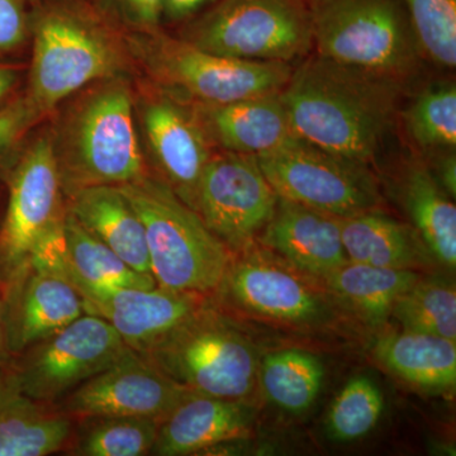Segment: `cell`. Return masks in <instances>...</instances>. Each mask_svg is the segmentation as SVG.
I'll return each instance as SVG.
<instances>
[{
	"label": "cell",
	"mask_w": 456,
	"mask_h": 456,
	"mask_svg": "<svg viewBox=\"0 0 456 456\" xmlns=\"http://www.w3.org/2000/svg\"><path fill=\"white\" fill-rule=\"evenodd\" d=\"M404 86L310 53L281 92L294 136L369 165L395 127Z\"/></svg>",
	"instance_id": "cell-1"
},
{
	"label": "cell",
	"mask_w": 456,
	"mask_h": 456,
	"mask_svg": "<svg viewBox=\"0 0 456 456\" xmlns=\"http://www.w3.org/2000/svg\"><path fill=\"white\" fill-rule=\"evenodd\" d=\"M136 77L89 84L51 113V147L62 194L127 184L149 173L134 116Z\"/></svg>",
	"instance_id": "cell-2"
},
{
	"label": "cell",
	"mask_w": 456,
	"mask_h": 456,
	"mask_svg": "<svg viewBox=\"0 0 456 456\" xmlns=\"http://www.w3.org/2000/svg\"><path fill=\"white\" fill-rule=\"evenodd\" d=\"M29 45L23 90L46 118L89 84L139 75L125 33L90 0H37Z\"/></svg>",
	"instance_id": "cell-3"
},
{
	"label": "cell",
	"mask_w": 456,
	"mask_h": 456,
	"mask_svg": "<svg viewBox=\"0 0 456 456\" xmlns=\"http://www.w3.org/2000/svg\"><path fill=\"white\" fill-rule=\"evenodd\" d=\"M118 188L145 227L150 269L158 287L211 297L232 256L226 246L151 171Z\"/></svg>",
	"instance_id": "cell-4"
},
{
	"label": "cell",
	"mask_w": 456,
	"mask_h": 456,
	"mask_svg": "<svg viewBox=\"0 0 456 456\" xmlns=\"http://www.w3.org/2000/svg\"><path fill=\"white\" fill-rule=\"evenodd\" d=\"M137 74L191 103H230L278 94L292 75L285 62L233 59L198 49L164 28L125 35Z\"/></svg>",
	"instance_id": "cell-5"
},
{
	"label": "cell",
	"mask_w": 456,
	"mask_h": 456,
	"mask_svg": "<svg viewBox=\"0 0 456 456\" xmlns=\"http://www.w3.org/2000/svg\"><path fill=\"white\" fill-rule=\"evenodd\" d=\"M314 51L406 86L422 55L402 0H307Z\"/></svg>",
	"instance_id": "cell-6"
},
{
	"label": "cell",
	"mask_w": 456,
	"mask_h": 456,
	"mask_svg": "<svg viewBox=\"0 0 456 456\" xmlns=\"http://www.w3.org/2000/svg\"><path fill=\"white\" fill-rule=\"evenodd\" d=\"M141 355L198 395L248 401L256 387V346L209 297L200 310Z\"/></svg>",
	"instance_id": "cell-7"
},
{
	"label": "cell",
	"mask_w": 456,
	"mask_h": 456,
	"mask_svg": "<svg viewBox=\"0 0 456 456\" xmlns=\"http://www.w3.org/2000/svg\"><path fill=\"white\" fill-rule=\"evenodd\" d=\"M175 36L198 49L253 61L290 64L314 51L307 0H218Z\"/></svg>",
	"instance_id": "cell-8"
},
{
	"label": "cell",
	"mask_w": 456,
	"mask_h": 456,
	"mask_svg": "<svg viewBox=\"0 0 456 456\" xmlns=\"http://www.w3.org/2000/svg\"><path fill=\"white\" fill-rule=\"evenodd\" d=\"M256 159L269 184L284 200L338 218L379 209L382 198L369 165L294 134Z\"/></svg>",
	"instance_id": "cell-9"
},
{
	"label": "cell",
	"mask_w": 456,
	"mask_h": 456,
	"mask_svg": "<svg viewBox=\"0 0 456 456\" xmlns=\"http://www.w3.org/2000/svg\"><path fill=\"white\" fill-rule=\"evenodd\" d=\"M5 182L8 203L0 227V283L7 288L31 264L42 240L65 217L66 200L47 126L23 143Z\"/></svg>",
	"instance_id": "cell-10"
},
{
	"label": "cell",
	"mask_w": 456,
	"mask_h": 456,
	"mask_svg": "<svg viewBox=\"0 0 456 456\" xmlns=\"http://www.w3.org/2000/svg\"><path fill=\"white\" fill-rule=\"evenodd\" d=\"M277 254L255 244L232 255L209 299L226 312L297 327H314L334 317L322 292Z\"/></svg>",
	"instance_id": "cell-11"
},
{
	"label": "cell",
	"mask_w": 456,
	"mask_h": 456,
	"mask_svg": "<svg viewBox=\"0 0 456 456\" xmlns=\"http://www.w3.org/2000/svg\"><path fill=\"white\" fill-rule=\"evenodd\" d=\"M128 350L107 321L84 314L70 325L12 356L7 367L20 391L55 406Z\"/></svg>",
	"instance_id": "cell-12"
},
{
	"label": "cell",
	"mask_w": 456,
	"mask_h": 456,
	"mask_svg": "<svg viewBox=\"0 0 456 456\" xmlns=\"http://www.w3.org/2000/svg\"><path fill=\"white\" fill-rule=\"evenodd\" d=\"M134 116L147 167L194 209L200 176L216 150L191 104L137 75Z\"/></svg>",
	"instance_id": "cell-13"
},
{
	"label": "cell",
	"mask_w": 456,
	"mask_h": 456,
	"mask_svg": "<svg viewBox=\"0 0 456 456\" xmlns=\"http://www.w3.org/2000/svg\"><path fill=\"white\" fill-rule=\"evenodd\" d=\"M278 200L256 156L216 150L200 176L194 211L235 255L257 244Z\"/></svg>",
	"instance_id": "cell-14"
},
{
	"label": "cell",
	"mask_w": 456,
	"mask_h": 456,
	"mask_svg": "<svg viewBox=\"0 0 456 456\" xmlns=\"http://www.w3.org/2000/svg\"><path fill=\"white\" fill-rule=\"evenodd\" d=\"M188 393L145 356L130 349L55 406L74 421L97 416H141L160 422Z\"/></svg>",
	"instance_id": "cell-15"
},
{
	"label": "cell",
	"mask_w": 456,
	"mask_h": 456,
	"mask_svg": "<svg viewBox=\"0 0 456 456\" xmlns=\"http://www.w3.org/2000/svg\"><path fill=\"white\" fill-rule=\"evenodd\" d=\"M82 297L84 312L103 318L130 349H152L206 303L207 297L155 287H98L65 279Z\"/></svg>",
	"instance_id": "cell-16"
},
{
	"label": "cell",
	"mask_w": 456,
	"mask_h": 456,
	"mask_svg": "<svg viewBox=\"0 0 456 456\" xmlns=\"http://www.w3.org/2000/svg\"><path fill=\"white\" fill-rule=\"evenodd\" d=\"M86 314L82 297L64 278L29 264L5 288V321L11 356L55 334Z\"/></svg>",
	"instance_id": "cell-17"
},
{
	"label": "cell",
	"mask_w": 456,
	"mask_h": 456,
	"mask_svg": "<svg viewBox=\"0 0 456 456\" xmlns=\"http://www.w3.org/2000/svg\"><path fill=\"white\" fill-rule=\"evenodd\" d=\"M259 242L308 277L325 278L349 261L338 217L281 197Z\"/></svg>",
	"instance_id": "cell-18"
},
{
	"label": "cell",
	"mask_w": 456,
	"mask_h": 456,
	"mask_svg": "<svg viewBox=\"0 0 456 456\" xmlns=\"http://www.w3.org/2000/svg\"><path fill=\"white\" fill-rule=\"evenodd\" d=\"M256 407L244 399L189 392L159 424L150 455L187 456L222 441L250 436Z\"/></svg>",
	"instance_id": "cell-19"
},
{
	"label": "cell",
	"mask_w": 456,
	"mask_h": 456,
	"mask_svg": "<svg viewBox=\"0 0 456 456\" xmlns=\"http://www.w3.org/2000/svg\"><path fill=\"white\" fill-rule=\"evenodd\" d=\"M188 103L218 151L259 156L293 136L281 93L230 103Z\"/></svg>",
	"instance_id": "cell-20"
},
{
	"label": "cell",
	"mask_w": 456,
	"mask_h": 456,
	"mask_svg": "<svg viewBox=\"0 0 456 456\" xmlns=\"http://www.w3.org/2000/svg\"><path fill=\"white\" fill-rule=\"evenodd\" d=\"M75 421L53 404L20 391L8 367L0 371V456H46L68 448Z\"/></svg>",
	"instance_id": "cell-21"
},
{
	"label": "cell",
	"mask_w": 456,
	"mask_h": 456,
	"mask_svg": "<svg viewBox=\"0 0 456 456\" xmlns=\"http://www.w3.org/2000/svg\"><path fill=\"white\" fill-rule=\"evenodd\" d=\"M66 209L132 269L151 274L145 227L121 189L114 185L82 189L66 198Z\"/></svg>",
	"instance_id": "cell-22"
},
{
	"label": "cell",
	"mask_w": 456,
	"mask_h": 456,
	"mask_svg": "<svg viewBox=\"0 0 456 456\" xmlns=\"http://www.w3.org/2000/svg\"><path fill=\"white\" fill-rule=\"evenodd\" d=\"M338 221L345 253L353 263L416 270L434 261L415 228L379 209L338 218Z\"/></svg>",
	"instance_id": "cell-23"
},
{
	"label": "cell",
	"mask_w": 456,
	"mask_h": 456,
	"mask_svg": "<svg viewBox=\"0 0 456 456\" xmlns=\"http://www.w3.org/2000/svg\"><path fill=\"white\" fill-rule=\"evenodd\" d=\"M399 198L411 218V226L421 237L432 259L454 270L456 265V207L440 187L428 164L413 160L407 165Z\"/></svg>",
	"instance_id": "cell-24"
},
{
	"label": "cell",
	"mask_w": 456,
	"mask_h": 456,
	"mask_svg": "<svg viewBox=\"0 0 456 456\" xmlns=\"http://www.w3.org/2000/svg\"><path fill=\"white\" fill-rule=\"evenodd\" d=\"M375 360L389 373L424 391L454 389L455 341L419 332H389L375 340Z\"/></svg>",
	"instance_id": "cell-25"
},
{
	"label": "cell",
	"mask_w": 456,
	"mask_h": 456,
	"mask_svg": "<svg viewBox=\"0 0 456 456\" xmlns=\"http://www.w3.org/2000/svg\"><path fill=\"white\" fill-rule=\"evenodd\" d=\"M421 277L416 270L379 268L346 264L322 278L326 292L368 326H379L391 317L402 293Z\"/></svg>",
	"instance_id": "cell-26"
},
{
	"label": "cell",
	"mask_w": 456,
	"mask_h": 456,
	"mask_svg": "<svg viewBox=\"0 0 456 456\" xmlns=\"http://www.w3.org/2000/svg\"><path fill=\"white\" fill-rule=\"evenodd\" d=\"M257 380L274 406L301 415L316 402L325 380V367L310 351L288 347L264 356Z\"/></svg>",
	"instance_id": "cell-27"
},
{
	"label": "cell",
	"mask_w": 456,
	"mask_h": 456,
	"mask_svg": "<svg viewBox=\"0 0 456 456\" xmlns=\"http://www.w3.org/2000/svg\"><path fill=\"white\" fill-rule=\"evenodd\" d=\"M158 419L141 416H97L77 419L66 452L79 456L149 455Z\"/></svg>",
	"instance_id": "cell-28"
},
{
	"label": "cell",
	"mask_w": 456,
	"mask_h": 456,
	"mask_svg": "<svg viewBox=\"0 0 456 456\" xmlns=\"http://www.w3.org/2000/svg\"><path fill=\"white\" fill-rule=\"evenodd\" d=\"M404 130L425 154L456 147V86L452 80L428 84L403 110Z\"/></svg>",
	"instance_id": "cell-29"
},
{
	"label": "cell",
	"mask_w": 456,
	"mask_h": 456,
	"mask_svg": "<svg viewBox=\"0 0 456 456\" xmlns=\"http://www.w3.org/2000/svg\"><path fill=\"white\" fill-rule=\"evenodd\" d=\"M391 316L403 331L456 341V290L441 277H419L399 296Z\"/></svg>",
	"instance_id": "cell-30"
},
{
	"label": "cell",
	"mask_w": 456,
	"mask_h": 456,
	"mask_svg": "<svg viewBox=\"0 0 456 456\" xmlns=\"http://www.w3.org/2000/svg\"><path fill=\"white\" fill-rule=\"evenodd\" d=\"M384 408L383 393L367 375L351 378L336 395L326 417V432L336 443H353L373 430Z\"/></svg>",
	"instance_id": "cell-31"
},
{
	"label": "cell",
	"mask_w": 456,
	"mask_h": 456,
	"mask_svg": "<svg viewBox=\"0 0 456 456\" xmlns=\"http://www.w3.org/2000/svg\"><path fill=\"white\" fill-rule=\"evenodd\" d=\"M422 59L444 69L456 66V0H402Z\"/></svg>",
	"instance_id": "cell-32"
},
{
	"label": "cell",
	"mask_w": 456,
	"mask_h": 456,
	"mask_svg": "<svg viewBox=\"0 0 456 456\" xmlns=\"http://www.w3.org/2000/svg\"><path fill=\"white\" fill-rule=\"evenodd\" d=\"M47 121L25 90L0 107V175L5 178L36 126Z\"/></svg>",
	"instance_id": "cell-33"
},
{
	"label": "cell",
	"mask_w": 456,
	"mask_h": 456,
	"mask_svg": "<svg viewBox=\"0 0 456 456\" xmlns=\"http://www.w3.org/2000/svg\"><path fill=\"white\" fill-rule=\"evenodd\" d=\"M108 22L125 33H149L163 28L160 0H90Z\"/></svg>",
	"instance_id": "cell-34"
},
{
	"label": "cell",
	"mask_w": 456,
	"mask_h": 456,
	"mask_svg": "<svg viewBox=\"0 0 456 456\" xmlns=\"http://www.w3.org/2000/svg\"><path fill=\"white\" fill-rule=\"evenodd\" d=\"M36 3L37 0H0V61L28 46Z\"/></svg>",
	"instance_id": "cell-35"
},
{
	"label": "cell",
	"mask_w": 456,
	"mask_h": 456,
	"mask_svg": "<svg viewBox=\"0 0 456 456\" xmlns=\"http://www.w3.org/2000/svg\"><path fill=\"white\" fill-rule=\"evenodd\" d=\"M217 2L218 0H160L161 27L178 28Z\"/></svg>",
	"instance_id": "cell-36"
},
{
	"label": "cell",
	"mask_w": 456,
	"mask_h": 456,
	"mask_svg": "<svg viewBox=\"0 0 456 456\" xmlns=\"http://www.w3.org/2000/svg\"><path fill=\"white\" fill-rule=\"evenodd\" d=\"M434 158L432 165H428L432 175L439 183L440 187L449 194L452 200L456 197V155L455 150L437 152L431 155Z\"/></svg>",
	"instance_id": "cell-37"
},
{
	"label": "cell",
	"mask_w": 456,
	"mask_h": 456,
	"mask_svg": "<svg viewBox=\"0 0 456 456\" xmlns=\"http://www.w3.org/2000/svg\"><path fill=\"white\" fill-rule=\"evenodd\" d=\"M25 71L22 65L5 60L0 61V107L4 106L20 93Z\"/></svg>",
	"instance_id": "cell-38"
},
{
	"label": "cell",
	"mask_w": 456,
	"mask_h": 456,
	"mask_svg": "<svg viewBox=\"0 0 456 456\" xmlns=\"http://www.w3.org/2000/svg\"><path fill=\"white\" fill-rule=\"evenodd\" d=\"M11 358L7 341V321H5V288L0 283V371L7 367Z\"/></svg>",
	"instance_id": "cell-39"
}]
</instances>
